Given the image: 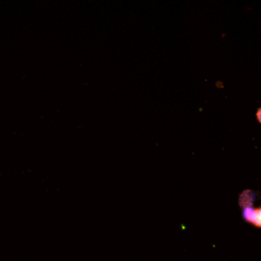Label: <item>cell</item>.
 I'll return each instance as SVG.
<instances>
[{"label": "cell", "instance_id": "6da1fadb", "mask_svg": "<svg viewBox=\"0 0 261 261\" xmlns=\"http://www.w3.org/2000/svg\"><path fill=\"white\" fill-rule=\"evenodd\" d=\"M242 217L250 224L261 228V207L253 208L251 205H242Z\"/></svg>", "mask_w": 261, "mask_h": 261}, {"label": "cell", "instance_id": "7a4b0ae2", "mask_svg": "<svg viewBox=\"0 0 261 261\" xmlns=\"http://www.w3.org/2000/svg\"><path fill=\"white\" fill-rule=\"evenodd\" d=\"M257 118H258V120L261 122V108H259L258 109V111H257Z\"/></svg>", "mask_w": 261, "mask_h": 261}]
</instances>
